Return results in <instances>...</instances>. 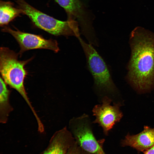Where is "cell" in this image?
<instances>
[{
	"mask_svg": "<svg viewBox=\"0 0 154 154\" xmlns=\"http://www.w3.org/2000/svg\"><path fill=\"white\" fill-rule=\"evenodd\" d=\"M23 14L22 10L15 7L9 1H1L0 2V25L4 27L15 19Z\"/></svg>",
	"mask_w": 154,
	"mask_h": 154,
	"instance_id": "12",
	"label": "cell"
},
{
	"mask_svg": "<svg viewBox=\"0 0 154 154\" xmlns=\"http://www.w3.org/2000/svg\"><path fill=\"white\" fill-rule=\"evenodd\" d=\"M75 142L72 133L64 127L54 134L42 154H66Z\"/></svg>",
	"mask_w": 154,
	"mask_h": 154,
	"instance_id": "9",
	"label": "cell"
},
{
	"mask_svg": "<svg viewBox=\"0 0 154 154\" xmlns=\"http://www.w3.org/2000/svg\"><path fill=\"white\" fill-rule=\"evenodd\" d=\"M1 77L0 79V122L6 123L10 113L13 110L9 102L10 91Z\"/></svg>",
	"mask_w": 154,
	"mask_h": 154,
	"instance_id": "11",
	"label": "cell"
},
{
	"mask_svg": "<svg viewBox=\"0 0 154 154\" xmlns=\"http://www.w3.org/2000/svg\"><path fill=\"white\" fill-rule=\"evenodd\" d=\"M121 144L123 147L130 146L144 152L154 145V128L145 126L143 130L138 134H127Z\"/></svg>",
	"mask_w": 154,
	"mask_h": 154,
	"instance_id": "10",
	"label": "cell"
},
{
	"mask_svg": "<svg viewBox=\"0 0 154 154\" xmlns=\"http://www.w3.org/2000/svg\"><path fill=\"white\" fill-rule=\"evenodd\" d=\"M18 7L38 28L54 36H80L78 22L72 19H56L38 10L25 0H15Z\"/></svg>",
	"mask_w": 154,
	"mask_h": 154,
	"instance_id": "3",
	"label": "cell"
},
{
	"mask_svg": "<svg viewBox=\"0 0 154 154\" xmlns=\"http://www.w3.org/2000/svg\"><path fill=\"white\" fill-rule=\"evenodd\" d=\"M18 54L7 47L0 49V72L2 78L7 85L16 90L25 101L31 110L34 109L26 92L24 82L27 75L25 66L32 59L24 60L18 59Z\"/></svg>",
	"mask_w": 154,
	"mask_h": 154,
	"instance_id": "2",
	"label": "cell"
},
{
	"mask_svg": "<svg viewBox=\"0 0 154 154\" xmlns=\"http://www.w3.org/2000/svg\"><path fill=\"white\" fill-rule=\"evenodd\" d=\"M102 104L95 105L92 110L95 117L93 123H98L102 128L103 132L107 135L114 125L122 117L119 103L111 105L112 100L107 96H104Z\"/></svg>",
	"mask_w": 154,
	"mask_h": 154,
	"instance_id": "8",
	"label": "cell"
},
{
	"mask_svg": "<svg viewBox=\"0 0 154 154\" xmlns=\"http://www.w3.org/2000/svg\"><path fill=\"white\" fill-rule=\"evenodd\" d=\"M130 37L128 78L138 90L146 91L154 85V33L137 27Z\"/></svg>",
	"mask_w": 154,
	"mask_h": 154,
	"instance_id": "1",
	"label": "cell"
},
{
	"mask_svg": "<svg viewBox=\"0 0 154 154\" xmlns=\"http://www.w3.org/2000/svg\"><path fill=\"white\" fill-rule=\"evenodd\" d=\"M69 126L76 141L83 150L92 154H105L102 148L104 140H96L87 115L72 119Z\"/></svg>",
	"mask_w": 154,
	"mask_h": 154,
	"instance_id": "5",
	"label": "cell"
},
{
	"mask_svg": "<svg viewBox=\"0 0 154 154\" xmlns=\"http://www.w3.org/2000/svg\"><path fill=\"white\" fill-rule=\"evenodd\" d=\"M66 13L68 19L78 21L82 33L89 43L94 46L98 44L92 25V21L84 6L80 0H54Z\"/></svg>",
	"mask_w": 154,
	"mask_h": 154,
	"instance_id": "6",
	"label": "cell"
},
{
	"mask_svg": "<svg viewBox=\"0 0 154 154\" xmlns=\"http://www.w3.org/2000/svg\"><path fill=\"white\" fill-rule=\"evenodd\" d=\"M2 31L11 34L19 44L20 49L19 54L21 56L25 52L35 49H46L55 52L59 50L56 40L47 39L39 35L24 32L18 30H15L9 27L5 26Z\"/></svg>",
	"mask_w": 154,
	"mask_h": 154,
	"instance_id": "7",
	"label": "cell"
},
{
	"mask_svg": "<svg viewBox=\"0 0 154 154\" xmlns=\"http://www.w3.org/2000/svg\"><path fill=\"white\" fill-rule=\"evenodd\" d=\"M144 154H154V145L144 152Z\"/></svg>",
	"mask_w": 154,
	"mask_h": 154,
	"instance_id": "14",
	"label": "cell"
},
{
	"mask_svg": "<svg viewBox=\"0 0 154 154\" xmlns=\"http://www.w3.org/2000/svg\"><path fill=\"white\" fill-rule=\"evenodd\" d=\"M82 47L88 68L98 89L106 93H111L115 90V85L105 62L92 44L87 43L80 37L77 38Z\"/></svg>",
	"mask_w": 154,
	"mask_h": 154,
	"instance_id": "4",
	"label": "cell"
},
{
	"mask_svg": "<svg viewBox=\"0 0 154 154\" xmlns=\"http://www.w3.org/2000/svg\"><path fill=\"white\" fill-rule=\"evenodd\" d=\"M66 154H92L83 150L76 141L69 148Z\"/></svg>",
	"mask_w": 154,
	"mask_h": 154,
	"instance_id": "13",
	"label": "cell"
}]
</instances>
